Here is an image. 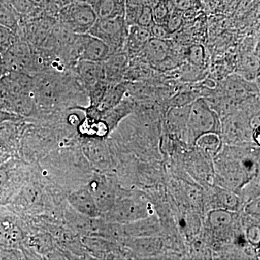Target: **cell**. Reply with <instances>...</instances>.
Returning a JSON list of instances; mask_svg holds the SVG:
<instances>
[{
    "label": "cell",
    "instance_id": "obj_26",
    "mask_svg": "<svg viewBox=\"0 0 260 260\" xmlns=\"http://www.w3.org/2000/svg\"><path fill=\"white\" fill-rule=\"evenodd\" d=\"M185 58L188 64L202 69L206 61L205 47L201 44H193L186 49Z\"/></svg>",
    "mask_w": 260,
    "mask_h": 260
},
{
    "label": "cell",
    "instance_id": "obj_20",
    "mask_svg": "<svg viewBox=\"0 0 260 260\" xmlns=\"http://www.w3.org/2000/svg\"><path fill=\"white\" fill-rule=\"evenodd\" d=\"M151 37L149 28L138 25H130L128 29L124 51H126L129 58L138 55Z\"/></svg>",
    "mask_w": 260,
    "mask_h": 260
},
{
    "label": "cell",
    "instance_id": "obj_6",
    "mask_svg": "<svg viewBox=\"0 0 260 260\" xmlns=\"http://www.w3.org/2000/svg\"><path fill=\"white\" fill-rule=\"evenodd\" d=\"M82 152L95 172L114 174L115 159L107 139L83 138Z\"/></svg>",
    "mask_w": 260,
    "mask_h": 260
},
{
    "label": "cell",
    "instance_id": "obj_8",
    "mask_svg": "<svg viewBox=\"0 0 260 260\" xmlns=\"http://www.w3.org/2000/svg\"><path fill=\"white\" fill-rule=\"evenodd\" d=\"M111 54L110 49L105 43L88 32L78 34L72 49L75 62L82 60L103 62Z\"/></svg>",
    "mask_w": 260,
    "mask_h": 260
},
{
    "label": "cell",
    "instance_id": "obj_32",
    "mask_svg": "<svg viewBox=\"0 0 260 260\" xmlns=\"http://www.w3.org/2000/svg\"><path fill=\"white\" fill-rule=\"evenodd\" d=\"M247 242L253 247H259L260 242L259 223H253L244 230Z\"/></svg>",
    "mask_w": 260,
    "mask_h": 260
},
{
    "label": "cell",
    "instance_id": "obj_3",
    "mask_svg": "<svg viewBox=\"0 0 260 260\" xmlns=\"http://www.w3.org/2000/svg\"><path fill=\"white\" fill-rule=\"evenodd\" d=\"M91 5L84 1H75L65 5L58 10V23L75 34H87L97 20Z\"/></svg>",
    "mask_w": 260,
    "mask_h": 260
},
{
    "label": "cell",
    "instance_id": "obj_13",
    "mask_svg": "<svg viewBox=\"0 0 260 260\" xmlns=\"http://www.w3.org/2000/svg\"><path fill=\"white\" fill-rule=\"evenodd\" d=\"M67 201L72 209L83 216L90 218L102 217V213L87 185L70 191L67 194Z\"/></svg>",
    "mask_w": 260,
    "mask_h": 260
},
{
    "label": "cell",
    "instance_id": "obj_27",
    "mask_svg": "<svg viewBox=\"0 0 260 260\" xmlns=\"http://www.w3.org/2000/svg\"><path fill=\"white\" fill-rule=\"evenodd\" d=\"M20 38L16 32L7 27L0 25V53L4 55L15 42Z\"/></svg>",
    "mask_w": 260,
    "mask_h": 260
},
{
    "label": "cell",
    "instance_id": "obj_7",
    "mask_svg": "<svg viewBox=\"0 0 260 260\" xmlns=\"http://www.w3.org/2000/svg\"><path fill=\"white\" fill-rule=\"evenodd\" d=\"M23 223L7 205H0V246L23 251L25 242Z\"/></svg>",
    "mask_w": 260,
    "mask_h": 260
},
{
    "label": "cell",
    "instance_id": "obj_30",
    "mask_svg": "<svg viewBox=\"0 0 260 260\" xmlns=\"http://www.w3.org/2000/svg\"><path fill=\"white\" fill-rule=\"evenodd\" d=\"M171 10L182 13L194 12L199 8V0H168Z\"/></svg>",
    "mask_w": 260,
    "mask_h": 260
},
{
    "label": "cell",
    "instance_id": "obj_11",
    "mask_svg": "<svg viewBox=\"0 0 260 260\" xmlns=\"http://www.w3.org/2000/svg\"><path fill=\"white\" fill-rule=\"evenodd\" d=\"M191 105L168 108L164 119L168 136L187 147V123Z\"/></svg>",
    "mask_w": 260,
    "mask_h": 260
},
{
    "label": "cell",
    "instance_id": "obj_12",
    "mask_svg": "<svg viewBox=\"0 0 260 260\" xmlns=\"http://www.w3.org/2000/svg\"><path fill=\"white\" fill-rule=\"evenodd\" d=\"M127 248L133 259H150L164 256L165 246L160 236L133 238L123 244Z\"/></svg>",
    "mask_w": 260,
    "mask_h": 260
},
{
    "label": "cell",
    "instance_id": "obj_24",
    "mask_svg": "<svg viewBox=\"0 0 260 260\" xmlns=\"http://www.w3.org/2000/svg\"><path fill=\"white\" fill-rule=\"evenodd\" d=\"M223 145L220 136L215 133H210L201 135L198 138L194 146L199 149L205 156L213 160Z\"/></svg>",
    "mask_w": 260,
    "mask_h": 260
},
{
    "label": "cell",
    "instance_id": "obj_5",
    "mask_svg": "<svg viewBox=\"0 0 260 260\" xmlns=\"http://www.w3.org/2000/svg\"><path fill=\"white\" fill-rule=\"evenodd\" d=\"M86 185L102 215L112 209L122 186L115 174L99 172H94Z\"/></svg>",
    "mask_w": 260,
    "mask_h": 260
},
{
    "label": "cell",
    "instance_id": "obj_4",
    "mask_svg": "<svg viewBox=\"0 0 260 260\" xmlns=\"http://www.w3.org/2000/svg\"><path fill=\"white\" fill-rule=\"evenodd\" d=\"M128 29L129 26L124 16H119L114 18H98L88 32L105 43L112 54L124 51Z\"/></svg>",
    "mask_w": 260,
    "mask_h": 260
},
{
    "label": "cell",
    "instance_id": "obj_35",
    "mask_svg": "<svg viewBox=\"0 0 260 260\" xmlns=\"http://www.w3.org/2000/svg\"><path fill=\"white\" fill-rule=\"evenodd\" d=\"M10 156H11V155H10L9 153H5V152L0 150V164H3L5 160H8Z\"/></svg>",
    "mask_w": 260,
    "mask_h": 260
},
{
    "label": "cell",
    "instance_id": "obj_31",
    "mask_svg": "<svg viewBox=\"0 0 260 260\" xmlns=\"http://www.w3.org/2000/svg\"><path fill=\"white\" fill-rule=\"evenodd\" d=\"M165 25H167L169 31L174 35V34L179 31L184 25L183 13L177 10H172Z\"/></svg>",
    "mask_w": 260,
    "mask_h": 260
},
{
    "label": "cell",
    "instance_id": "obj_17",
    "mask_svg": "<svg viewBox=\"0 0 260 260\" xmlns=\"http://www.w3.org/2000/svg\"><path fill=\"white\" fill-rule=\"evenodd\" d=\"M256 91V87L243 79L242 77L233 75L224 82L220 92L216 93L243 102Z\"/></svg>",
    "mask_w": 260,
    "mask_h": 260
},
{
    "label": "cell",
    "instance_id": "obj_33",
    "mask_svg": "<svg viewBox=\"0 0 260 260\" xmlns=\"http://www.w3.org/2000/svg\"><path fill=\"white\" fill-rule=\"evenodd\" d=\"M154 23L153 10L150 5H143L135 25L149 28Z\"/></svg>",
    "mask_w": 260,
    "mask_h": 260
},
{
    "label": "cell",
    "instance_id": "obj_2",
    "mask_svg": "<svg viewBox=\"0 0 260 260\" xmlns=\"http://www.w3.org/2000/svg\"><path fill=\"white\" fill-rule=\"evenodd\" d=\"M210 133L221 135V120L205 98L199 97L191 104L189 111L186 141L189 148H194L201 135Z\"/></svg>",
    "mask_w": 260,
    "mask_h": 260
},
{
    "label": "cell",
    "instance_id": "obj_10",
    "mask_svg": "<svg viewBox=\"0 0 260 260\" xmlns=\"http://www.w3.org/2000/svg\"><path fill=\"white\" fill-rule=\"evenodd\" d=\"M223 209L239 212L242 209V202L235 191L214 184L205 190L204 211Z\"/></svg>",
    "mask_w": 260,
    "mask_h": 260
},
{
    "label": "cell",
    "instance_id": "obj_15",
    "mask_svg": "<svg viewBox=\"0 0 260 260\" xmlns=\"http://www.w3.org/2000/svg\"><path fill=\"white\" fill-rule=\"evenodd\" d=\"M121 225L126 241L133 238L161 235V225L156 213L137 221L121 223Z\"/></svg>",
    "mask_w": 260,
    "mask_h": 260
},
{
    "label": "cell",
    "instance_id": "obj_25",
    "mask_svg": "<svg viewBox=\"0 0 260 260\" xmlns=\"http://www.w3.org/2000/svg\"><path fill=\"white\" fill-rule=\"evenodd\" d=\"M0 25L11 29L20 37V20L8 0H0Z\"/></svg>",
    "mask_w": 260,
    "mask_h": 260
},
{
    "label": "cell",
    "instance_id": "obj_14",
    "mask_svg": "<svg viewBox=\"0 0 260 260\" xmlns=\"http://www.w3.org/2000/svg\"><path fill=\"white\" fill-rule=\"evenodd\" d=\"M73 71L86 95L95 84L105 80L104 61H78L73 65Z\"/></svg>",
    "mask_w": 260,
    "mask_h": 260
},
{
    "label": "cell",
    "instance_id": "obj_22",
    "mask_svg": "<svg viewBox=\"0 0 260 260\" xmlns=\"http://www.w3.org/2000/svg\"><path fill=\"white\" fill-rule=\"evenodd\" d=\"M126 93L125 81L116 84L108 83L107 90L98 109L101 112L104 113L115 107L125 98Z\"/></svg>",
    "mask_w": 260,
    "mask_h": 260
},
{
    "label": "cell",
    "instance_id": "obj_28",
    "mask_svg": "<svg viewBox=\"0 0 260 260\" xmlns=\"http://www.w3.org/2000/svg\"><path fill=\"white\" fill-rule=\"evenodd\" d=\"M152 10L154 23L158 24L167 23L172 12L168 0H157L152 8Z\"/></svg>",
    "mask_w": 260,
    "mask_h": 260
},
{
    "label": "cell",
    "instance_id": "obj_23",
    "mask_svg": "<svg viewBox=\"0 0 260 260\" xmlns=\"http://www.w3.org/2000/svg\"><path fill=\"white\" fill-rule=\"evenodd\" d=\"M18 15L20 23L45 14L46 11L35 0H8Z\"/></svg>",
    "mask_w": 260,
    "mask_h": 260
},
{
    "label": "cell",
    "instance_id": "obj_29",
    "mask_svg": "<svg viewBox=\"0 0 260 260\" xmlns=\"http://www.w3.org/2000/svg\"><path fill=\"white\" fill-rule=\"evenodd\" d=\"M199 97L202 96L195 91H181L171 97L168 103V108L190 105Z\"/></svg>",
    "mask_w": 260,
    "mask_h": 260
},
{
    "label": "cell",
    "instance_id": "obj_18",
    "mask_svg": "<svg viewBox=\"0 0 260 260\" xmlns=\"http://www.w3.org/2000/svg\"><path fill=\"white\" fill-rule=\"evenodd\" d=\"M137 101L125 96L117 106L102 113V119L107 123L111 133L118 127L123 119L135 113Z\"/></svg>",
    "mask_w": 260,
    "mask_h": 260
},
{
    "label": "cell",
    "instance_id": "obj_36",
    "mask_svg": "<svg viewBox=\"0 0 260 260\" xmlns=\"http://www.w3.org/2000/svg\"><path fill=\"white\" fill-rule=\"evenodd\" d=\"M5 73L4 61H3V56L0 53V78Z\"/></svg>",
    "mask_w": 260,
    "mask_h": 260
},
{
    "label": "cell",
    "instance_id": "obj_34",
    "mask_svg": "<svg viewBox=\"0 0 260 260\" xmlns=\"http://www.w3.org/2000/svg\"><path fill=\"white\" fill-rule=\"evenodd\" d=\"M149 30L152 37L161 39V40H169L174 36L169 31L165 24L153 23V25L149 28Z\"/></svg>",
    "mask_w": 260,
    "mask_h": 260
},
{
    "label": "cell",
    "instance_id": "obj_9",
    "mask_svg": "<svg viewBox=\"0 0 260 260\" xmlns=\"http://www.w3.org/2000/svg\"><path fill=\"white\" fill-rule=\"evenodd\" d=\"M3 58L5 73L34 74L32 47L24 39H20L15 42L3 55Z\"/></svg>",
    "mask_w": 260,
    "mask_h": 260
},
{
    "label": "cell",
    "instance_id": "obj_19",
    "mask_svg": "<svg viewBox=\"0 0 260 260\" xmlns=\"http://www.w3.org/2000/svg\"><path fill=\"white\" fill-rule=\"evenodd\" d=\"M171 49L172 48L169 40H161L151 37L139 55L154 66L170 56Z\"/></svg>",
    "mask_w": 260,
    "mask_h": 260
},
{
    "label": "cell",
    "instance_id": "obj_21",
    "mask_svg": "<svg viewBox=\"0 0 260 260\" xmlns=\"http://www.w3.org/2000/svg\"><path fill=\"white\" fill-rule=\"evenodd\" d=\"M126 0H95L91 4L99 19L124 16Z\"/></svg>",
    "mask_w": 260,
    "mask_h": 260
},
{
    "label": "cell",
    "instance_id": "obj_1",
    "mask_svg": "<svg viewBox=\"0 0 260 260\" xmlns=\"http://www.w3.org/2000/svg\"><path fill=\"white\" fill-rule=\"evenodd\" d=\"M155 208L148 194L138 188L121 186L112 209L102 215L111 223H128L154 215Z\"/></svg>",
    "mask_w": 260,
    "mask_h": 260
},
{
    "label": "cell",
    "instance_id": "obj_16",
    "mask_svg": "<svg viewBox=\"0 0 260 260\" xmlns=\"http://www.w3.org/2000/svg\"><path fill=\"white\" fill-rule=\"evenodd\" d=\"M130 58L126 51L111 54L104 61L105 80L109 84H116L124 81V75L129 68Z\"/></svg>",
    "mask_w": 260,
    "mask_h": 260
}]
</instances>
